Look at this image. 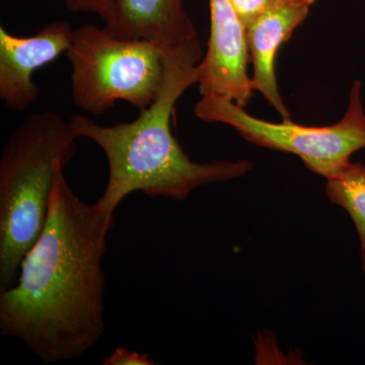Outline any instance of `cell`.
Masks as SVG:
<instances>
[{
    "label": "cell",
    "mask_w": 365,
    "mask_h": 365,
    "mask_svg": "<svg viewBox=\"0 0 365 365\" xmlns=\"http://www.w3.org/2000/svg\"><path fill=\"white\" fill-rule=\"evenodd\" d=\"M60 165L42 234L13 287L0 290V333L21 341L45 364L81 356L105 332L103 260L115 225L67 184Z\"/></svg>",
    "instance_id": "1"
},
{
    "label": "cell",
    "mask_w": 365,
    "mask_h": 365,
    "mask_svg": "<svg viewBox=\"0 0 365 365\" xmlns=\"http://www.w3.org/2000/svg\"><path fill=\"white\" fill-rule=\"evenodd\" d=\"M202 58L198 38L167 50L157 97L134 121L103 126L83 114L69 120L76 136L98 144L107 158V186L96 203L110 215L135 192L185 200L197 188L239 179L253 169L248 160L193 162L173 134V112L182 93L198 85Z\"/></svg>",
    "instance_id": "2"
},
{
    "label": "cell",
    "mask_w": 365,
    "mask_h": 365,
    "mask_svg": "<svg viewBox=\"0 0 365 365\" xmlns=\"http://www.w3.org/2000/svg\"><path fill=\"white\" fill-rule=\"evenodd\" d=\"M78 139L55 112L29 115L7 139L0 158V290L16 284L42 234L57 170L76 155Z\"/></svg>",
    "instance_id": "3"
},
{
    "label": "cell",
    "mask_w": 365,
    "mask_h": 365,
    "mask_svg": "<svg viewBox=\"0 0 365 365\" xmlns=\"http://www.w3.org/2000/svg\"><path fill=\"white\" fill-rule=\"evenodd\" d=\"M165 53L160 46L118 38L95 24L74 29L66 51L72 102L96 116L113 109L118 101L143 111L162 86Z\"/></svg>",
    "instance_id": "4"
},
{
    "label": "cell",
    "mask_w": 365,
    "mask_h": 365,
    "mask_svg": "<svg viewBox=\"0 0 365 365\" xmlns=\"http://www.w3.org/2000/svg\"><path fill=\"white\" fill-rule=\"evenodd\" d=\"M361 91V81H355L347 112L331 126H302L292 120L272 123L252 116L245 108L220 96H204L196 103L194 113L202 121L232 127L255 145L297 155L307 169L328 180L344 169L353 153L365 148Z\"/></svg>",
    "instance_id": "5"
},
{
    "label": "cell",
    "mask_w": 365,
    "mask_h": 365,
    "mask_svg": "<svg viewBox=\"0 0 365 365\" xmlns=\"http://www.w3.org/2000/svg\"><path fill=\"white\" fill-rule=\"evenodd\" d=\"M210 36L199 63L201 97L220 96L246 108L253 98L246 28L230 0H209Z\"/></svg>",
    "instance_id": "6"
},
{
    "label": "cell",
    "mask_w": 365,
    "mask_h": 365,
    "mask_svg": "<svg viewBox=\"0 0 365 365\" xmlns=\"http://www.w3.org/2000/svg\"><path fill=\"white\" fill-rule=\"evenodd\" d=\"M74 29L64 21L47 24L32 37L0 28V98L9 109L26 112L39 98L34 72L66 53Z\"/></svg>",
    "instance_id": "7"
},
{
    "label": "cell",
    "mask_w": 365,
    "mask_h": 365,
    "mask_svg": "<svg viewBox=\"0 0 365 365\" xmlns=\"http://www.w3.org/2000/svg\"><path fill=\"white\" fill-rule=\"evenodd\" d=\"M317 0H273L246 28L247 47L253 66L251 85L283 120H292L281 97L275 59L281 46L304 24Z\"/></svg>",
    "instance_id": "8"
},
{
    "label": "cell",
    "mask_w": 365,
    "mask_h": 365,
    "mask_svg": "<svg viewBox=\"0 0 365 365\" xmlns=\"http://www.w3.org/2000/svg\"><path fill=\"white\" fill-rule=\"evenodd\" d=\"M184 1L115 0L106 30L122 39L145 40L173 49L198 38Z\"/></svg>",
    "instance_id": "9"
},
{
    "label": "cell",
    "mask_w": 365,
    "mask_h": 365,
    "mask_svg": "<svg viewBox=\"0 0 365 365\" xmlns=\"http://www.w3.org/2000/svg\"><path fill=\"white\" fill-rule=\"evenodd\" d=\"M326 195L352 218L359 237L360 260L365 273V163H349L336 176L327 180Z\"/></svg>",
    "instance_id": "10"
},
{
    "label": "cell",
    "mask_w": 365,
    "mask_h": 365,
    "mask_svg": "<svg viewBox=\"0 0 365 365\" xmlns=\"http://www.w3.org/2000/svg\"><path fill=\"white\" fill-rule=\"evenodd\" d=\"M115 0H64L72 13H90L108 21L111 16Z\"/></svg>",
    "instance_id": "11"
},
{
    "label": "cell",
    "mask_w": 365,
    "mask_h": 365,
    "mask_svg": "<svg viewBox=\"0 0 365 365\" xmlns=\"http://www.w3.org/2000/svg\"><path fill=\"white\" fill-rule=\"evenodd\" d=\"M103 365H153L155 362L148 353L132 351L126 347H118L101 362Z\"/></svg>",
    "instance_id": "12"
},
{
    "label": "cell",
    "mask_w": 365,
    "mask_h": 365,
    "mask_svg": "<svg viewBox=\"0 0 365 365\" xmlns=\"http://www.w3.org/2000/svg\"><path fill=\"white\" fill-rule=\"evenodd\" d=\"M240 20L247 28L259 16L265 11L266 7L273 0H230Z\"/></svg>",
    "instance_id": "13"
}]
</instances>
